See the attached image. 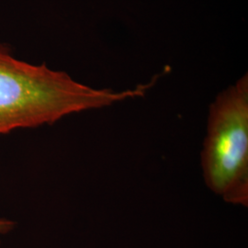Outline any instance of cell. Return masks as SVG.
<instances>
[{
    "mask_svg": "<svg viewBox=\"0 0 248 248\" xmlns=\"http://www.w3.org/2000/svg\"><path fill=\"white\" fill-rule=\"evenodd\" d=\"M149 87L122 92L93 89L45 63L18 60L0 45V134L53 124L65 116L141 97Z\"/></svg>",
    "mask_w": 248,
    "mask_h": 248,
    "instance_id": "obj_1",
    "label": "cell"
},
{
    "mask_svg": "<svg viewBox=\"0 0 248 248\" xmlns=\"http://www.w3.org/2000/svg\"><path fill=\"white\" fill-rule=\"evenodd\" d=\"M204 181L227 203L248 207V76L211 104L202 152Z\"/></svg>",
    "mask_w": 248,
    "mask_h": 248,
    "instance_id": "obj_2",
    "label": "cell"
},
{
    "mask_svg": "<svg viewBox=\"0 0 248 248\" xmlns=\"http://www.w3.org/2000/svg\"><path fill=\"white\" fill-rule=\"evenodd\" d=\"M15 223L8 219H4V218H0V234H4L7 233L14 228Z\"/></svg>",
    "mask_w": 248,
    "mask_h": 248,
    "instance_id": "obj_3",
    "label": "cell"
}]
</instances>
